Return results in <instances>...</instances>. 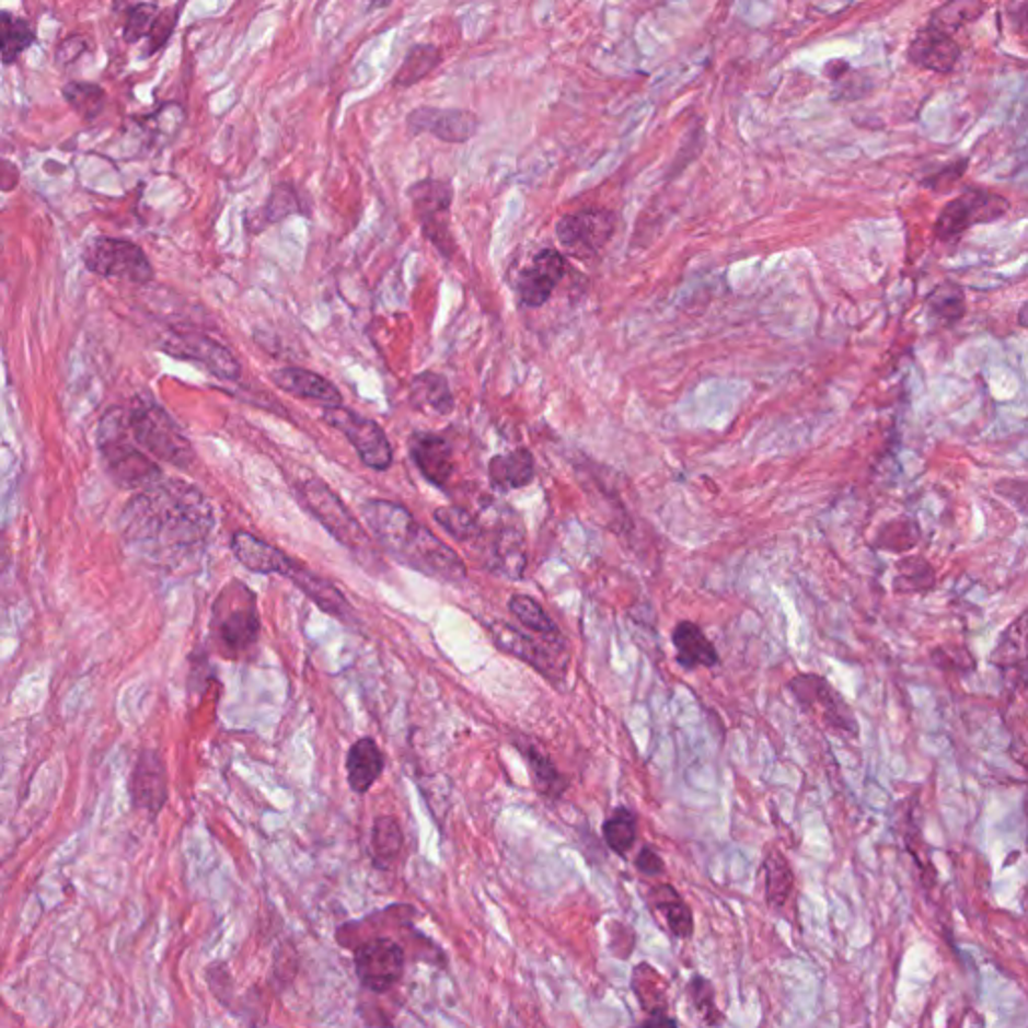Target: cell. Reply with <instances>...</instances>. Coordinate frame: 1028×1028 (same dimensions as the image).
Segmentation results:
<instances>
[{
  "label": "cell",
  "instance_id": "cell-1",
  "mask_svg": "<svg viewBox=\"0 0 1028 1028\" xmlns=\"http://www.w3.org/2000/svg\"><path fill=\"white\" fill-rule=\"evenodd\" d=\"M216 517L206 496L177 478L139 490L125 505L122 531L135 553L158 563H180L207 545Z\"/></svg>",
  "mask_w": 1028,
  "mask_h": 1028
},
{
  "label": "cell",
  "instance_id": "cell-2",
  "mask_svg": "<svg viewBox=\"0 0 1028 1028\" xmlns=\"http://www.w3.org/2000/svg\"><path fill=\"white\" fill-rule=\"evenodd\" d=\"M362 515L378 543L404 565L440 581L466 579V565L462 558L430 529L416 521L408 508L392 500L374 498L363 505Z\"/></svg>",
  "mask_w": 1028,
  "mask_h": 1028
},
{
  "label": "cell",
  "instance_id": "cell-3",
  "mask_svg": "<svg viewBox=\"0 0 1028 1028\" xmlns=\"http://www.w3.org/2000/svg\"><path fill=\"white\" fill-rule=\"evenodd\" d=\"M127 412L111 408L99 423L97 447L109 469L111 478L129 490H146L163 481L158 462L135 447Z\"/></svg>",
  "mask_w": 1028,
  "mask_h": 1028
},
{
  "label": "cell",
  "instance_id": "cell-4",
  "mask_svg": "<svg viewBox=\"0 0 1028 1028\" xmlns=\"http://www.w3.org/2000/svg\"><path fill=\"white\" fill-rule=\"evenodd\" d=\"M131 435L139 447L146 448L155 459L173 464L177 469H189L195 459L194 448L187 436L170 416V412L147 396H139L127 411Z\"/></svg>",
  "mask_w": 1028,
  "mask_h": 1028
},
{
  "label": "cell",
  "instance_id": "cell-5",
  "mask_svg": "<svg viewBox=\"0 0 1028 1028\" xmlns=\"http://www.w3.org/2000/svg\"><path fill=\"white\" fill-rule=\"evenodd\" d=\"M259 613L255 594L233 581L226 587L213 605L211 631L219 645L230 655H242L259 639Z\"/></svg>",
  "mask_w": 1028,
  "mask_h": 1028
},
{
  "label": "cell",
  "instance_id": "cell-6",
  "mask_svg": "<svg viewBox=\"0 0 1028 1028\" xmlns=\"http://www.w3.org/2000/svg\"><path fill=\"white\" fill-rule=\"evenodd\" d=\"M293 488L303 508H308L336 541L350 548L351 553L374 557L370 536L363 531L362 524L351 517L348 507L332 493V488L324 481L308 476L296 483Z\"/></svg>",
  "mask_w": 1028,
  "mask_h": 1028
},
{
  "label": "cell",
  "instance_id": "cell-7",
  "mask_svg": "<svg viewBox=\"0 0 1028 1028\" xmlns=\"http://www.w3.org/2000/svg\"><path fill=\"white\" fill-rule=\"evenodd\" d=\"M789 690L794 693L796 702L804 712L811 717L820 719L823 727L834 731L838 736L856 739L859 736V726L856 715L846 700L832 688L828 679L816 673H801L789 681Z\"/></svg>",
  "mask_w": 1028,
  "mask_h": 1028
},
{
  "label": "cell",
  "instance_id": "cell-8",
  "mask_svg": "<svg viewBox=\"0 0 1028 1028\" xmlns=\"http://www.w3.org/2000/svg\"><path fill=\"white\" fill-rule=\"evenodd\" d=\"M83 262L91 274L135 286H147L155 276L146 252L137 243L117 238H95L86 245Z\"/></svg>",
  "mask_w": 1028,
  "mask_h": 1028
},
{
  "label": "cell",
  "instance_id": "cell-9",
  "mask_svg": "<svg viewBox=\"0 0 1028 1028\" xmlns=\"http://www.w3.org/2000/svg\"><path fill=\"white\" fill-rule=\"evenodd\" d=\"M322 418L324 423L334 426L350 440L351 447L368 469L384 472L392 466V460H394L392 444L388 440L386 432L374 420L350 408H344L342 404L326 406Z\"/></svg>",
  "mask_w": 1028,
  "mask_h": 1028
},
{
  "label": "cell",
  "instance_id": "cell-10",
  "mask_svg": "<svg viewBox=\"0 0 1028 1028\" xmlns=\"http://www.w3.org/2000/svg\"><path fill=\"white\" fill-rule=\"evenodd\" d=\"M1008 201L1003 195L986 189H968L948 201L934 223L936 238L943 242L958 240L965 231L979 223H991L1008 211Z\"/></svg>",
  "mask_w": 1028,
  "mask_h": 1028
},
{
  "label": "cell",
  "instance_id": "cell-11",
  "mask_svg": "<svg viewBox=\"0 0 1028 1028\" xmlns=\"http://www.w3.org/2000/svg\"><path fill=\"white\" fill-rule=\"evenodd\" d=\"M490 635L498 649L519 657L524 663L541 671L546 679L555 681V679L565 678L567 667H569V655L565 651L563 643L555 645V639L536 642L531 635H524L505 621L493 623Z\"/></svg>",
  "mask_w": 1028,
  "mask_h": 1028
},
{
  "label": "cell",
  "instance_id": "cell-12",
  "mask_svg": "<svg viewBox=\"0 0 1028 1028\" xmlns=\"http://www.w3.org/2000/svg\"><path fill=\"white\" fill-rule=\"evenodd\" d=\"M416 218L423 226L424 235L435 243L444 255L454 252V242L448 230V211L452 204L450 183L440 180H423L414 183L408 192Z\"/></svg>",
  "mask_w": 1028,
  "mask_h": 1028
},
{
  "label": "cell",
  "instance_id": "cell-13",
  "mask_svg": "<svg viewBox=\"0 0 1028 1028\" xmlns=\"http://www.w3.org/2000/svg\"><path fill=\"white\" fill-rule=\"evenodd\" d=\"M161 350L168 351L173 358L199 363L221 380H238L242 374V368L233 358V354L216 339L199 332H170L161 342Z\"/></svg>",
  "mask_w": 1028,
  "mask_h": 1028
},
{
  "label": "cell",
  "instance_id": "cell-14",
  "mask_svg": "<svg viewBox=\"0 0 1028 1028\" xmlns=\"http://www.w3.org/2000/svg\"><path fill=\"white\" fill-rule=\"evenodd\" d=\"M356 974L363 989L388 992L404 974V950L390 938H372L356 948Z\"/></svg>",
  "mask_w": 1028,
  "mask_h": 1028
},
{
  "label": "cell",
  "instance_id": "cell-15",
  "mask_svg": "<svg viewBox=\"0 0 1028 1028\" xmlns=\"http://www.w3.org/2000/svg\"><path fill=\"white\" fill-rule=\"evenodd\" d=\"M615 228V213L607 209H585L558 219L557 238L570 254L577 257H593L613 238Z\"/></svg>",
  "mask_w": 1028,
  "mask_h": 1028
},
{
  "label": "cell",
  "instance_id": "cell-16",
  "mask_svg": "<svg viewBox=\"0 0 1028 1028\" xmlns=\"http://www.w3.org/2000/svg\"><path fill=\"white\" fill-rule=\"evenodd\" d=\"M170 796L168 767L159 751L147 750L139 755L131 775V799L137 810L155 818Z\"/></svg>",
  "mask_w": 1028,
  "mask_h": 1028
},
{
  "label": "cell",
  "instance_id": "cell-17",
  "mask_svg": "<svg viewBox=\"0 0 1028 1028\" xmlns=\"http://www.w3.org/2000/svg\"><path fill=\"white\" fill-rule=\"evenodd\" d=\"M412 135L430 134L444 143H464L478 129V119L471 111L420 107L408 115Z\"/></svg>",
  "mask_w": 1028,
  "mask_h": 1028
},
{
  "label": "cell",
  "instance_id": "cell-18",
  "mask_svg": "<svg viewBox=\"0 0 1028 1028\" xmlns=\"http://www.w3.org/2000/svg\"><path fill=\"white\" fill-rule=\"evenodd\" d=\"M991 663L1008 683L1023 685L1028 681V609L1001 633L992 649Z\"/></svg>",
  "mask_w": 1028,
  "mask_h": 1028
},
{
  "label": "cell",
  "instance_id": "cell-19",
  "mask_svg": "<svg viewBox=\"0 0 1028 1028\" xmlns=\"http://www.w3.org/2000/svg\"><path fill=\"white\" fill-rule=\"evenodd\" d=\"M565 257L557 250H543L534 255L533 264L527 267L519 279V293L524 305L539 308L548 302L551 293L565 276Z\"/></svg>",
  "mask_w": 1028,
  "mask_h": 1028
},
{
  "label": "cell",
  "instance_id": "cell-20",
  "mask_svg": "<svg viewBox=\"0 0 1028 1028\" xmlns=\"http://www.w3.org/2000/svg\"><path fill=\"white\" fill-rule=\"evenodd\" d=\"M231 551L245 569L259 575H281L288 579L296 561L288 557L278 546L269 545L264 539L238 531L231 536Z\"/></svg>",
  "mask_w": 1028,
  "mask_h": 1028
},
{
  "label": "cell",
  "instance_id": "cell-21",
  "mask_svg": "<svg viewBox=\"0 0 1028 1028\" xmlns=\"http://www.w3.org/2000/svg\"><path fill=\"white\" fill-rule=\"evenodd\" d=\"M908 59L934 73H950L960 59V47L952 35L928 25L912 38Z\"/></svg>",
  "mask_w": 1028,
  "mask_h": 1028
},
{
  "label": "cell",
  "instance_id": "cell-22",
  "mask_svg": "<svg viewBox=\"0 0 1028 1028\" xmlns=\"http://www.w3.org/2000/svg\"><path fill=\"white\" fill-rule=\"evenodd\" d=\"M411 454L428 483L438 488H444L450 483L454 474V457L452 448L442 436L432 432L412 436Z\"/></svg>",
  "mask_w": 1028,
  "mask_h": 1028
},
{
  "label": "cell",
  "instance_id": "cell-23",
  "mask_svg": "<svg viewBox=\"0 0 1028 1028\" xmlns=\"http://www.w3.org/2000/svg\"><path fill=\"white\" fill-rule=\"evenodd\" d=\"M272 382L284 390L290 392L298 399L314 400L326 406H339L342 404V394L338 388L334 386L324 376L315 374L312 370L303 368H281L272 372Z\"/></svg>",
  "mask_w": 1028,
  "mask_h": 1028
},
{
  "label": "cell",
  "instance_id": "cell-24",
  "mask_svg": "<svg viewBox=\"0 0 1028 1028\" xmlns=\"http://www.w3.org/2000/svg\"><path fill=\"white\" fill-rule=\"evenodd\" d=\"M384 772V755L372 738L358 739L346 758L348 784L356 794H366Z\"/></svg>",
  "mask_w": 1028,
  "mask_h": 1028
},
{
  "label": "cell",
  "instance_id": "cell-25",
  "mask_svg": "<svg viewBox=\"0 0 1028 1028\" xmlns=\"http://www.w3.org/2000/svg\"><path fill=\"white\" fill-rule=\"evenodd\" d=\"M290 579L300 591L308 594L315 605L320 607L322 611H326L330 615L338 619H348L351 615V607L346 597L342 594L336 585L326 581L324 577H317L312 570L305 569L302 565H293V569L290 570L288 575Z\"/></svg>",
  "mask_w": 1028,
  "mask_h": 1028
},
{
  "label": "cell",
  "instance_id": "cell-26",
  "mask_svg": "<svg viewBox=\"0 0 1028 1028\" xmlns=\"http://www.w3.org/2000/svg\"><path fill=\"white\" fill-rule=\"evenodd\" d=\"M673 645L678 649L679 666L688 671L700 667H715L719 663V655L707 635L700 625L693 621H681L673 631Z\"/></svg>",
  "mask_w": 1028,
  "mask_h": 1028
},
{
  "label": "cell",
  "instance_id": "cell-27",
  "mask_svg": "<svg viewBox=\"0 0 1028 1028\" xmlns=\"http://www.w3.org/2000/svg\"><path fill=\"white\" fill-rule=\"evenodd\" d=\"M490 483L500 490H515L534 481V459L531 450L517 448L508 454H498L488 464Z\"/></svg>",
  "mask_w": 1028,
  "mask_h": 1028
},
{
  "label": "cell",
  "instance_id": "cell-28",
  "mask_svg": "<svg viewBox=\"0 0 1028 1028\" xmlns=\"http://www.w3.org/2000/svg\"><path fill=\"white\" fill-rule=\"evenodd\" d=\"M892 587L900 594L928 593L936 587V573L926 558L908 555L896 563Z\"/></svg>",
  "mask_w": 1028,
  "mask_h": 1028
},
{
  "label": "cell",
  "instance_id": "cell-29",
  "mask_svg": "<svg viewBox=\"0 0 1028 1028\" xmlns=\"http://www.w3.org/2000/svg\"><path fill=\"white\" fill-rule=\"evenodd\" d=\"M411 400L416 408H430L438 414H448L454 406L444 376L435 372H424L412 380Z\"/></svg>",
  "mask_w": 1028,
  "mask_h": 1028
},
{
  "label": "cell",
  "instance_id": "cell-30",
  "mask_svg": "<svg viewBox=\"0 0 1028 1028\" xmlns=\"http://www.w3.org/2000/svg\"><path fill=\"white\" fill-rule=\"evenodd\" d=\"M633 992L651 1016L666 1015L667 980L651 965L642 962L633 970Z\"/></svg>",
  "mask_w": 1028,
  "mask_h": 1028
},
{
  "label": "cell",
  "instance_id": "cell-31",
  "mask_svg": "<svg viewBox=\"0 0 1028 1028\" xmlns=\"http://www.w3.org/2000/svg\"><path fill=\"white\" fill-rule=\"evenodd\" d=\"M931 315L943 326H955L967 314L965 290L955 281L938 284L928 296Z\"/></svg>",
  "mask_w": 1028,
  "mask_h": 1028
},
{
  "label": "cell",
  "instance_id": "cell-32",
  "mask_svg": "<svg viewBox=\"0 0 1028 1028\" xmlns=\"http://www.w3.org/2000/svg\"><path fill=\"white\" fill-rule=\"evenodd\" d=\"M765 900L770 906H784L794 892V871L779 852H770L763 859Z\"/></svg>",
  "mask_w": 1028,
  "mask_h": 1028
},
{
  "label": "cell",
  "instance_id": "cell-33",
  "mask_svg": "<svg viewBox=\"0 0 1028 1028\" xmlns=\"http://www.w3.org/2000/svg\"><path fill=\"white\" fill-rule=\"evenodd\" d=\"M440 59H442V55L435 45H416V47H412L408 55L404 57L402 65H400L399 71L394 74L392 85L404 89V86L420 83L424 77H428L435 71Z\"/></svg>",
  "mask_w": 1028,
  "mask_h": 1028
},
{
  "label": "cell",
  "instance_id": "cell-34",
  "mask_svg": "<svg viewBox=\"0 0 1028 1028\" xmlns=\"http://www.w3.org/2000/svg\"><path fill=\"white\" fill-rule=\"evenodd\" d=\"M654 902L655 908L663 914L669 931L678 938H690L693 934V914L683 898L671 886H661L654 892Z\"/></svg>",
  "mask_w": 1028,
  "mask_h": 1028
},
{
  "label": "cell",
  "instance_id": "cell-35",
  "mask_svg": "<svg viewBox=\"0 0 1028 1028\" xmlns=\"http://www.w3.org/2000/svg\"><path fill=\"white\" fill-rule=\"evenodd\" d=\"M404 846L400 823L390 816H380L372 828V859L378 868H388L399 858Z\"/></svg>",
  "mask_w": 1028,
  "mask_h": 1028
},
{
  "label": "cell",
  "instance_id": "cell-36",
  "mask_svg": "<svg viewBox=\"0 0 1028 1028\" xmlns=\"http://www.w3.org/2000/svg\"><path fill=\"white\" fill-rule=\"evenodd\" d=\"M919 541V524L912 519H908V517H900V519L883 522L880 531L876 534L874 545L882 548V551H888V553L904 555V553H910L912 548H916Z\"/></svg>",
  "mask_w": 1028,
  "mask_h": 1028
},
{
  "label": "cell",
  "instance_id": "cell-37",
  "mask_svg": "<svg viewBox=\"0 0 1028 1028\" xmlns=\"http://www.w3.org/2000/svg\"><path fill=\"white\" fill-rule=\"evenodd\" d=\"M2 23V33H0V45H2V62L9 67L13 65L23 53H25L33 43H35V33L25 19L13 16L9 11H4L0 16Z\"/></svg>",
  "mask_w": 1028,
  "mask_h": 1028
},
{
  "label": "cell",
  "instance_id": "cell-38",
  "mask_svg": "<svg viewBox=\"0 0 1028 1028\" xmlns=\"http://www.w3.org/2000/svg\"><path fill=\"white\" fill-rule=\"evenodd\" d=\"M508 609L515 617L521 621L527 629L534 631L543 637L555 639L558 637L557 625L555 621L546 615L545 609L534 601L529 594H512L508 601Z\"/></svg>",
  "mask_w": 1028,
  "mask_h": 1028
},
{
  "label": "cell",
  "instance_id": "cell-39",
  "mask_svg": "<svg viewBox=\"0 0 1028 1028\" xmlns=\"http://www.w3.org/2000/svg\"><path fill=\"white\" fill-rule=\"evenodd\" d=\"M982 13H984V4L980 0H948L936 13L932 14L931 26H936L944 33L952 35L956 28L977 21Z\"/></svg>",
  "mask_w": 1028,
  "mask_h": 1028
},
{
  "label": "cell",
  "instance_id": "cell-40",
  "mask_svg": "<svg viewBox=\"0 0 1028 1028\" xmlns=\"http://www.w3.org/2000/svg\"><path fill=\"white\" fill-rule=\"evenodd\" d=\"M62 97L85 122L97 119L107 103L105 91L95 83H67L62 86Z\"/></svg>",
  "mask_w": 1028,
  "mask_h": 1028
},
{
  "label": "cell",
  "instance_id": "cell-41",
  "mask_svg": "<svg viewBox=\"0 0 1028 1028\" xmlns=\"http://www.w3.org/2000/svg\"><path fill=\"white\" fill-rule=\"evenodd\" d=\"M603 838L607 846L619 856H627L637 838V816L627 808H619L605 823H603Z\"/></svg>",
  "mask_w": 1028,
  "mask_h": 1028
},
{
  "label": "cell",
  "instance_id": "cell-42",
  "mask_svg": "<svg viewBox=\"0 0 1028 1028\" xmlns=\"http://www.w3.org/2000/svg\"><path fill=\"white\" fill-rule=\"evenodd\" d=\"M521 751L524 753L527 762H529L534 784L539 786L541 794H545L548 798H558L565 792V782L558 775L557 765L551 762L545 751L539 750L536 746H533V748H522L521 746Z\"/></svg>",
  "mask_w": 1028,
  "mask_h": 1028
},
{
  "label": "cell",
  "instance_id": "cell-43",
  "mask_svg": "<svg viewBox=\"0 0 1028 1028\" xmlns=\"http://www.w3.org/2000/svg\"><path fill=\"white\" fill-rule=\"evenodd\" d=\"M435 519L448 534H452V536L459 539V541H471V539L478 536V533H481L478 522H476V519L472 517L466 508H438L435 512Z\"/></svg>",
  "mask_w": 1028,
  "mask_h": 1028
},
{
  "label": "cell",
  "instance_id": "cell-44",
  "mask_svg": "<svg viewBox=\"0 0 1028 1028\" xmlns=\"http://www.w3.org/2000/svg\"><path fill=\"white\" fill-rule=\"evenodd\" d=\"M932 663L938 667L940 671H948V673H970L977 669V659L974 655L968 651L967 647L962 645H938L936 649H932Z\"/></svg>",
  "mask_w": 1028,
  "mask_h": 1028
},
{
  "label": "cell",
  "instance_id": "cell-45",
  "mask_svg": "<svg viewBox=\"0 0 1028 1028\" xmlns=\"http://www.w3.org/2000/svg\"><path fill=\"white\" fill-rule=\"evenodd\" d=\"M302 209L300 197L290 183H279L269 195L266 206L262 209V219L267 223H276L279 219L288 218L290 213H298Z\"/></svg>",
  "mask_w": 1028,
  "mask_h": 1028
},
{
  "label": "cell",
  "instance_id": "cell-46",
  "mask_svg": "<svg viewBox=\"0 0 1028 1028\" xmlns=\"http://www.w3.org/2000/svg\"><path fill=\"white\" fill-rule=\"evenodd\" d=\"M690 1001L695 1008V1013L702 1016L705 1025H719L721 1023V1013L717 1010L715 1004L714 986L712 982L703 977H693L690 982Z\"/></svg>",
  "mask_w": 1028,
  "mask_h": 1028
},
{
  "label": "cell",
  "instance_id": "cell-47",
  "mask_svg": "<svg viewBox=\"0 0 1028 1028\" xmlns=\"http://www.w3.org/2000/svg\"><path fill=\"white\" fill-rule=\"evenodd\" d=\"M159 11L155 4H135L134 9L127 14L125 23V41L127 43H139L141 38L149 37L151 28L158 21Z\"/></svg>",
  "mask_w": 1028,
  "mask_h": 1028
},
{
  "label": "cell",
  "instance_id": "cell-48",
  "mask_svg": "<svg viewBox=\"0 0 1028 1028\" xmlns=\"http://www.w3.org/2000/svg\"><path fill=\"white\" fill-rule=\"evenodd\" d=\"M994 493L1003 496L1004 500L1010 503L1023 517H1028V481L1001 478L994 484Z\"/></svg>",
  "mask_w": 1028,
  "mask_h": 1028
},
{
  "label": "cell",
  "instance_id": "cell-49",
  "mask_svg": "<svg viewBox=\"0 0 1028 1028\" xmlns=\"http://www.w3.org/2000/svg\"><path fill=\"white\" fill-rule=\"evenodd\" d=\"M175 21H177L175 11H165V13L159 14L155 25H153L149 37H147L149 38V53H155V50L161 49V47L168 43V38H170L171 33H173Z\"/></svg>",
  "mask_w": 1028,
  "mask_h": 1028
},
{
  "label": "cell",
  "instance_id": "cell-50",
  "mask_svg": "<svg viewBox=\"0 0 1028 1028\" xmlns=\"http://www.w3.org/2000/svg\"><path fill=\"white\" fill-rule=\"evenodd\" d=\"M637 870L645 876H659L666 870V862L655 852L654 847H643L642 852L635 858Z\"/></svg>",
  "mask_w": 1028,
  "mask_h": 1028
},
{
  "label": "cell",
  "instance_id": "cell-51",
  "mask_svg": "<svg viewBox=\"0 0 1028 1028\" xmlns=\"http://www.w3.org/2000/svg\"><path fill=\"white\" fill-rule=\"evenodd\" d=\"M965 171H967V161H960V163H956L955 168H948L938 175H932L928 182H924V185L936 189V192H943L946 187H952V183L958 182Z\"/></svg>",
  "mask_w": 1028,
  "mask_h": 1028
},
{
  "label": "cell",
  "instance_id": "cell-52",
  "mask_svg": "<svg viewBox=\"0 0 1028 1028\" xmlns=\"http://www.w3.org/2000/svg\"><path fill=\"white\" fill-rule=\"evenodd\" d=\"M86 45L85 41L81 37H71L67 38L65 43L59 45V50H57V61L62 67H67L69 62H73L77 57H81L85 53Z\"/></svg>",
  "mask_w": 1028,
  "mask_h": 1028
},
{
  "label": "cell",
  "instance_id": "cell-53",
  "mask_svg": "<svg viewBox=\"0 0 1028 1028\" xmlns=\"http://www.w3.org/2000/svg\"><path fill=\"white\" fill-rule=\"evenodd\" d=\"M1016 35L1028 49V2H1025L1015 16Z\"/></svg>",
  "mask_w": 1028,
  "mask_h": 1028
},
{
  "label": "cell",
  "instance_id": "cell-54",
  "mask_svg": "<svg viewBox=\"0 0 1028 1028\" xmlns=\"http://www.w3.org/2000/svg\"><path fill=\"white\" fill-rule=\"evenodd\" d=\"M645 1027H657V1025H678L673 1018H667L666 1015H657V1018H649L643 1023Z\"/></svg>",
  "mask_w": 1028,
  "mask_h": 1028
},
{
  "label": "cell",
  "instance_id": "cell-55",
  "mask_svg": "<svg viewBox=\"0 0 1028 1028\" xmlns=\"http://www.w3.org/2000/svg\"><path fill=\"white\" fill-rule=\"evenodd\" d=\"M1018 324L1028 330V302L1025 303V305L1020 308V312H1018Z\"/></svg>",
  "mask_w": 1028,
  "mask_h": 1028
},
{
  "label": "cell",
  "instance_id": "cell-56",
  "mask_svg": "<svg viewBox=\"0 0 1028 1028\" xmlns=\"http://www.w3.org/2000/svg\"><path fill=\"white\" fill-rule=\"evenodd\" d=\"M386 4H390V0H372V2H370V11L382 9V7H386Z\"/></svg>",
  "mask_w": 1028,
  "mask_h": 1028
}]
</instances>
